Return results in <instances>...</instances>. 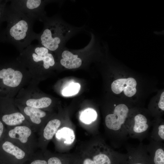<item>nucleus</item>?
<instances>
[{
	"label": "nucleus",
	"mask_w": 164,
	"mask_h": 164,
	"mask_svg": "<svg viewBox=\"0 0 164 164\" xmlns=\"http://www.w3.org/2000/svg\"><path fill=\"white\" fill-rule=\"evenodd\" d=\"M97 117V114L96 111L92 108H88L82 112L80 119L83 123L89 124L94 121Z\"/></svg>",
	"instance_id": "f3484780"
},
{
	"label": "nucleus",
	"mask_w": 164,
	"mask_h": 164,
	"mask_svg": "<svg viewBox=\"0 0 164 164\" xmlns=\"http://www.w3.org/2000/svg\"><path fill=\"white\" fill-rule=\"evenodd\" d=\"M94 164H112L110 158L104 153H99L94 156L93 158Z\"/></svg>",
	"instance_id": "6ab92c4d"
},
{
	"label": "nucleus",
	"mask_w": 164,
	"mask_h": 164,
	"mask_svg": "<svg viewBox=\"0 0 164 164\" xmlns=\"http://www.w3.org/2000/svg\"><path fill=\"white\" fill-rule=\"evenodd\" d=\"M158 134L162 140L164 139V125H161L158 127Z\"/></svg>",
	"instance_id": "5701e85b"
},
{
	"label": "nucleus",
	"mask_w": 164,
	"mask_h": 164,
	"mask_svg": "<svg viewBox=\"0 0 164 164\" xmlns=\"http://www.w3.org/2000/svg\"><path fill=\"white\" fill-rule=\"evenodd\" d=\"M3 125L2 122L0 121V138L1 136L3 131Z\"/></svg>",
	"instance_id": "bb28decb"
},
{
	"label": "nucleus",
	"mask_w": 164,
	"mask_h": 164,
	"mask_svg": "<svg viewBox=\"0 0 164 164\" xmlns=\"http://www.w3.org/2000/svg\"><path fill=\"white\" fill-rule=\"evenodd\" d=\"M82 164H94L92 159L90 158H87L85 159L83 162Z\"/></svg>",
	"instance_id": "393cba45"
},
{
	"label": "nucleus",
	"mask_w": 164,
	"mask_h": 164,
	"mask_svg": "<svg viewBox=\"0 0 164 164\" xmlns=\"http://www.w3.org/2000/svg\"><path fill=\"white\" fill-rule=\"evenodd\" d=\"M135 123L133 130L136 133H140L145 131L148 128L147 120L145 117L141 114L136 115L134 118Z\"/></svg>",
	"instance_id": "dca6fc26"
},
{
	"label": "nucleus",
	"mask_w": 164,
	"mask_h": 164,
	"mask_svg": "<svg viewBox=\"0 0 164 164\" xmlns=\"http://www.w3.org/2000/svg\"><path fill=\"white\" fill-rule=\"evenodd\" d=\"M137 82L132 77L120 78L114 81L111 84L112 91L115 94L121 93L123 91L125 94L129 97L134 96L136 93Z\"/></svg>",
	"instance_id": "6e6552de"
},
{
	"label": "nucleus",
	"mask_w": 164,
	"mask_h": 164,
	"mask_svg": "<svg viewBox=\"0 0 164 164\" xmlns=\"http://www.w3.org/2000/svg\"><path fill=\"white\" fill-rule=\"evenodd\" d=\"M29 164H47V163L45 160L37 159L33 160Z\"/></svg>",
	"instance_id": "b1692460"
},
{
	"label": "nucleus",
	"mask_w": 164,
	"mask_h": 164,
	"mask_svg": "<svg viewBox=\"0 0 164 164\" xmlns=\"http://www.w3.org/2000/svg\"><path fill=\"white\" fill-rule=\"evenodd\" d=\"M52 52L39 44L30 45L25 48L17 58L29 73L32 82H38L44 70L49 69L55 65Z\"/></svg>",
	"instance_id": "f03ea898"
},
{
	"label": "nucleus",
	"mask_w": 164,
	"mask_h": 164,
	"mask_svg": "<svg viewBox=\"0 0 164 164\" xmlns=\"http://www.w3.org/2000/svg\"><path fill=\"white\" fill-rule=\"evenodd\" d=\"M62 58L60 60L61 64L68 69H73L80 67L82 63V60L75 54L68 50H64L62 53Z\"/></svg>",
	"instance_id": "1a4fd4ad"
},
{
	"label": "nucleus",
	"mask_w": 164,
	"mask_h": 164,
	"mask_svg": "<svg viewBox=\"0 0 164 164\" xmlns=\"http://www.w3.org/2000/svg\"><path fill=\"white\" fill-rule=\"evenodd\" d=\"M43 21V29L37 34L38 44L52 52L60 50L71 35L72 29L56 17L46 18Z\"/></svg>",
	"instance_id": "20e7f679"
},
{
	"label": "nucleus",
	"mask_w": 164,
	"mask_h": 164,
	"mask_svg": "<svg viewBox=\"0 0 164 164\" xmlns=\"http://www.w3.org/2000/svg\"><path fill=\"white\" fill-rule=\"evenodd\" d=\"M80 88V85L79 84L72 83L63 90L62 94L65 96L74 95L78 92Z\"/></svg>",
	"instance_id": "a211bd4d"
},
{
	"label": "nucleus",
	"mask_w": 164,
	"mask_h": 164,
	"mask_svg": "<svg viewBox=\"0 0 164 164\" xmlns=\"http://www.w3.org/2000/svg\"><path fill=\"white\" fill-rule=\"evenodd\" d=\"M24 114L28 117L31 121L36 124H40L41 118L45 117L46 113L40 109L36 108L25 106L23 109Z\"/></svg>",
	"instance_id": "f8f14e48"
},
{
	"label": "nucleus",
	"mask_w": 164,
	"mask_h": 164,
	"mask_svg": "<svg viewBox=\"0 0 164 164\" xmlns=\"http://www.w3.org/2000/svg\"><path fill=\"white\" fill-rule=\"evenodd\" d=\"M9 7L34 19L43 21L46 18L45 5L51 1L42 0H12Z\"/></svg>",
	"instance_id": "39448f33"
},
{
	"label": "nucleus",
	"mask_w": 164,
	"mask_h": 164,
	"mask_svg": "<svg viewBox=\"0 0 164 164\" xmlns=\"http://www.w3.org/2000/svg\"><path fill=\"white\" fill-rule=\"evenodd\" d=\"M60 124V121L57 119L50 121L44 129L43 135L44 138L47 140L52 139L57 132Z\"/></svg>",
	"instance_id": "4468645a"
},
{
	"label": "nucleus",
	"mask_w": 164,
	"mask_h": 164,
	"mask_svg": "<svg viewBox=\"0 0 164 164\" xmlns=\"http://www.w3.org/2000/svg\"><path fill=\"white\" fill-rule=\"evenodd\" d=\"M9 0H0V25L6 21L8 9L7 3Z\"/></svg>",
	"instance_id": "aec40b11"
},
{
	"label": "nucleus",
	"mask_w": 164,
	"mask_h": 164,
	"mask_svg": "<svg viewBox=\"0 0 164 164\" xmlns=\"http://www.w3.org/2000/svg\"><path fill=\"white\" fill-rule=\"evenodd\" d=\"M130 163L128 164H149V163H147V161H132L130 162Z\"/></svg>",
	"instance_id": "a878e982"
},
{
	"label": "nucleus",
	"mask_w": 164,
	"mask_h": 164,
	"mask_svg": "<svg viewBox=\"0 0 164 164\" xmlns=\"http://www.w3.org/2000/svg\"><path fill=\"white\" fill-rule=\"evenodd\" d=\"M56 137L59 139H64V143L67 145L72 144L75 139L73 130L67 127H63L57 131L56 133Z\"/></svg>",
	"instance_id": "2eb2a0df"
},
{
	"label": "nucleus",
	"mask_w": 164,
	"mask_h": 164,
	"mask_svg": "<svg viewBox=\"0 0 164 164\" xmlns=\"http://www.w3.org/2000/svg\"><path fill=\"white\" fill-rule=\"evenodd\" d=\"M47 162V164H62L60 159L55 157L49 158Z\"/></svg>",
	"instance_id": "412c9836"
},
{
	"label": "nucleus",
	"mask_w": 164,
	"mask_h": 164,
	"mask_svg": "<svg viewBox=\"0 0 164 164\" xmlns=\"http://www.w3.org/2000/svg\"><path fill=\"white\" fill-rule=\"evenodd\" d=\"M129 111L127 106L124 104H120L114 108L113 113L106 116L105 119L106 126L109 129L118 131L124 123Z\"/></svg>",
	"instance_id": "0eeeda50"
},
{
	"label": "nucleus",
	"mask_w": 164,
	"mask_h": 164,
	"mask_svg": "<svg viewBox=\"0 0 164 164\" xmlns=\"http://www.w3.org/2000/svg\"><path fill=\"white\" fill-rule=\"evenodd\" d=\"M2 120L8 125L14 126L22 124L25 120V117L22 113L15 112L3 115Z\"/></svg>",
	"instance_id": "ddd939ff"
},
{
	"label": "nucleus",
	"mask_w": 164,
	"mask_h": 164,
	"mask_svg": "<svg viewBox=\"0 0 164 164\" xmlns=\"http://www.w3.org/2000/svg\"><path fill=\"white\" fill-rule=\"evenodd\" d=\"M158 107L162 110L164 111V92L161 94L160 100L158 103Z\"/></svg>",
	"instance_id": "4be33fe9"
},
{
	"label": "nucleus",
	"mask_w": 164,
	"mask_h": 164,
	"mask_svg": "<svg viewBox=\"0 0 164 164\" xmlns=\"http://www.w3.org/2000/svg\"><path fill=\"white\" fill-rule=\"evenodd\" d=\"M32 80L30 75L22 63L17 58L0 65V86L12 98Z\"/></svg>",
	"instance_id": "7ed1b4c3"
},
{
	"label": "nucleus",
	"mask_w": 164,
	"mask_h": 164,
	"mask_svg": "<svg viewBox=\"0 0 164 164\" xmlns=\"http://www.w3.org/2000/svg\"><path fill=\"white\" fill-rule=\"evenodd\" d=\"M27 89L22 88L18 92L15 101L23 103L26 106L42 109L49 107L52 102L50 98L39 95L38 89L29 86Z\"/></svg>",
	"instance_id": "423d86ee"
},
{
	"label": "nucleus",
	"mask_w": 164,
	"mask_h": 164,
	"mask_svg": "<svg viewBox=\"0 0 164 164\" xmlns=\"http://www.w3.org/2000/svg\"><path fill=\"white\" fill-rule=\"evenodd\" d=\"M35 20L8 6L7 26L1 34L0 40L14 45L20 53L36 39L37 34L33 30Z\"/></svg>",
	"instance_id": "f257e3e1"
},
{
	"label": "nucleus",
	"mask_w": 164,
	"mask_h": 164,
	"mask_svg": "<svg viewBox=\"0 0 164 164\" xmlns=\"http://www.w3.org/2000/svg\"><path fill=\"white\" fill-rule=\"evenodd\" d=\"M31 133V130L28 127L20 126L11 130L9 132V135L10 138L18 139L22 143H25L27 142Z\"/></svg>",
	"instance_id": "9b49d317"
},
{
	"label": "nucleus",
	"mask_w": 164,
	"mask_h": 164,
	"mask_svg": "<svg viewBox=\"0 0 164 164\" xmlns=\"http://www.w3.org/2000/svg\"><path fill=\"white\" fill-rule=\"evenodd\" d=\"M2 148L5 152L13 156L15 164H22L21 162L26 158L25 152L9 141L5 142L2 145Z\"/></svg>",
	"instance_id": "9d476101"
}]
</instances>
